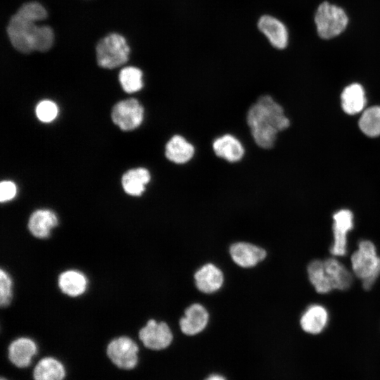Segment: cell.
<instances>
[{"mask_svg": "<svg viewBox=\"0 0 380 380\" xmlns=\"http://www.w3.org/2000/svg\"><path fill=\"white\" fill-rule=\"evenodd\" d=\"M211 146L217 157L230 163L239 162L245 155L241 141L231 134L217 137L213 141Z\"/></svg>", "mask_w": 380, "mask_h": 380, "instance_id": "obj_12", "label": "cell"}, {"mask_svg": "<svg viewBox=\"0 0 380 380\" xmlns=\"http://www.w3.org/2000/svg\"><path fill=\"white\" fill-rule=\"evenodd\" d=\"M246 120L255 144L262 149L272 148L277 134L290 126L283 107L268 94L260 96L250 106Z\"/></svg>", "mask_w": 380, "mask_h": 380, "instance_id": "obj_1", "label": "cell"}, {"mask_svg": "<svg viewBox=\"0 0 380 380\" xmlns=\"http://www.w3.org/2000/svg\"><path fill=\"white\" fill-rule=\"evenodd\" d=\"M39 354V346L31 338L20 336L13 339L6 349L9 362L19 369L32 367Z\"/></svg>", "mask_w": 380, "mask_h": 380, "instance_id": "obj_9", "label": "cell"}, {"mask_svg": "<svg viewBox=\"0 0 380 380\" xmlns=\"http://www.w3.org/2000/svg\"><path fill=\"white\" fill-rule=\"evenodd\" d=\"M58 224L56 214L47 209L37 210L32 213L28 222V228L32 234L39 239L49 236L51 230Z\"/></svg>", "mask_w": 380, "mask_h": 380, "instance_id": "obj_20", "label": "cell"}, {"mask_svg": "<svg viewBox=\"0 0 380 380\" xmlns=\"http://www.w3.org/2000/svg\"><path fill=\"white\" fill-rule=\"evenodd\" d=\"M266 251L255 245L246 243H235L230 247V255L236 264L242 267H251L266 257Z\"/></svg>", "mask_w": 380, "mask_h": 380, "instance_id": "obj_16", "label": "cell"}, {"mask_svg": "<svg viewBox=\"0 0 380 380\" xmlns=\"http://www.w3.org/2000/svg\"><path fill=\"white\" fill-rule=\"evenodd\" d=\"M144 118V108L136 99H128L117 103L112 109L113 122L123 131L139 127Z\"/></svg>", "mask_w": 380, "mask_h": 380, "instance_id": "obj_8", "label": "cell"}, {"mask_svg": "<svg viewBox=\"0 0 380 380\" xmlns=\"http://www.w3.org/2000/svg\"><path fill=\"white\" fill-rule=\"evenodd\" d=\"M12 298V281L4 270H0V304L2 307L9 305Z\"/></svg>", "mask_w": 380, "mask_h": 380, "instance_id": "obj_30", "label": "cell"}, {"mask_svg": "<svg viewBox=\"0 0 380 380\" xmlns=\"http://www.w3.org/2000/svg\"><path fill=\"white\" fill-rule=\"evenodd\" d=\"M306 271L310 284L317 293L327 294L334 291L324 268V260H310Z\"/></svg>", "mask_w": 380, "mask_h": 380, "instance_id": "obj_22", "label": "cell"}, {"mask_svg": "<svg viewBox=\"0 0 380 380\" xmlns=\"http://www.w3.org/2000/svg\"><path fill=\"white\" fill-rule=\"evenodd\" d=\"M332 220L333 240L329 253L336 258L344 257L348 253V235L355 227L354 215L349 209H340L333 214Z\"/></svg>", "mask_w": 380, "mask_h": 380, "instance_id": "obj_6", "label": "cell"}, {"mask_svg": "<svg viewBox=\"0 0 380 380\" xmlns=\"http://www.w3.org/2000/svg\"><path fill=\"white\" fill-rule=\"evenodd\" d=\"M205 380H226V379L222 376L213 374L208 376Z\"/></svg>", "mask_w": 380, "mask_h": 380, "instance_id": "obj_32", "label": "cell"}, {"mask_svg": "<svg viewBox=\"0 0 380 380\" xmlns=\"http://www.w3.org/2000/svg\"><path fill=\"white\" fill-rule=\"evenodd\" d=\"M151 174L144 167L129 170L122 177V186L129 195L139 196L145 191L146 185L151 181Z\"/></svg>", "mask_w": 380, "mask_h": 380, "instance_id": "obj_21", "label": "cell"}, {"mask_svg": "<svg viewBox=\"0 0 380 380\" xmlns=\"http://www.w3.org/2000/svg\"><path fill=\"white\" fill-rule=\"evenodd\" d=\"M324 265L334 291H343L352 286L354 274L338 258H327L324 260Z\"/></svg>", "mask_w": 380, "mask_h": 380, "instance_id": "obj_14", "label": "cell"}, {"mask_svg": "<svg viewBox=\"0 0 380 380\" xmlns=\"http://www.w3.org/2000/svg\"><path fill=\"white\" fill-rule=\"evenodd\" d=\"M16 13L33 22L44 20L47 16L45 8L39 3L34 1L23 4Z\"/></svg>", "mask_w": 380, "mask_h": 380, "instance_id": "obj_28", "label": "cell"}, {"mask_svg": "<svg viewBox=\"0 0 380 380\" xmlns=\"http://www.w3.org/2000/svg\"><path fill=\"white\" fill-rule=\"evenodd\" d=\"M98 65L113 69L125 63L129 58V47L120 34L111 33L101 39L96 45Z\"/></svg>", "mask_w": 380, "mask_h": 380, "instance_id": "obj_3", "label": "cell"}, {"mask_svg": "<svg viewBox=\"0 0 380 380\" xmlns=\"http://www.w3.org/2000/svg\"><path fill=\"white\" fill-rule=\"evenodd\" d=\"M143 73L136 67H126L119 73V81L125 91L129 94L141 90L144 86Z\"/></svg>", "mask_w": 380, "mask_h": 380, "instance_id": "obj_25", "label": "cell"}, {"mask_svg": "<svg viewBox=\"0 0 380 380\" xmlns=\"http://www.w3.org/2000/svg\"><path fill=\"white\" fill-rule=\"evenodd\" d=\"M32 376L33 380H65L67 370L58 358L46 355L35 362L32 366Z\"/></svg>", "mask_w": 380, "mask_h": 380, "instance_id": "obj_13", "label": "cell"}, {"mask_svg": "<svg viewBox=\"0 0 380 380\" xmlns=\"http://www.w3.org/2000/svg\"><path fill=\"white\" fill-rule=\"evenodd\" d=\"M315 22L319 36L322 39H329L344 31L348 18L343 8L324 1L316 11Z\"/></svg>", "mask_w": 380, "mask_h": 380, "instance_id": "obj_4", "label": "cell"}, {"mask_svg": "<svg viewBox=\"0 0 380 380\" xmlns=\"http://www.w3.org/2000/svg\"><path fill=\"white\" fill-rule=\"evenodd\" d=\"M350 270L365 291H369L380 277V256L375 243L367 239L358 241L350 258Z\"/></svg>", "mask_w": 380, "mask_h": 380, "instance_id": "obj_2", "label": "cell"}, {"mask_svg": "<svg viewBox=\"0 0 380 380\" xmlns=\"http://www.w3.org/2000/svg\"><path fill=\"white\" fill-rule=\"evenodd\" d=\"M208 322V313L205 308L198 303H194L186 309L179 324L184 334L193 336L203 331Z\"/></svg>", "mask_w": 380, "mask_h": 380, "instance_id": "obj_17", "label": "cell"}, {"mask_svg": "<svg viewBox=\"0 0 380 380\" xmlns=\"http://www.w3.org/2000/svg\"><path fill=\"white\" fill-rule=\"evenodd\" d=\"M144 346L152 350H160L168 347L172 341V334L168 325L150 319L138 334Z\"/></svg>", "mask_w": 380, "mask_h": 380, "instance_id": "obj_10", "label": "cell"}, {"mask_svg": "<svg viewBox=\"0 0 380 380\" xmlns=\"http://www.w3.org/2000/svg\"><path fill=\"white\" fill-rule=\"evenodd\" d=\"M194 279L198 289L205 293H211L220 289L224 281L221 270L210 263L197 270Z\"/></svg>", "mask_w": 380, "mask_h": 380, "instance_id": "obj_19", "label": "cell"}, {"mask_svg": "<svg viewBox=\"0 0 380 380\" xmlns=\"http://www.w3.org/2000/svg\"><path fill=\"white\" fill-rule=\"evenodd\" d=\"M53 40V32L50 27L38 26L33 42L34 51H47L51 48Z\"/></svg>", "mask_w": 380, "mask_h": 380, "instance_id": "obj_27", "label": "cell"}, {"mask_svg": "<svg viewBox=\"0 0 380 380\" xmlns=\"http://www.w3.org/2000/svg\"><path fill=\"white\" fill-rule=\"evenodd\" d=\"M87 285L86 277L80 272L68 270L60 274L58 286L65 294L75 297L82 294Z\"/></svg>", "mask_w": 380, "mask_h": 380, "instance_id": "obj_24", "label": "cell"}, {"mask_svg": "<svg viewBox=\"0 0 380 380\" xmlns=\"http://www.w3.org/2000/svg\"><path fill=\"white\" fill-rule=\"evenodd\" d=\"M359 127L367 136L374 137L380 135V106L367 108L362 113Z\"/></svg>", "mask_w": 380, "mask_h": 380, "instance_id": "obj_26", "label": "cell"}, {"mask_svg": "<svg viewBox=\"0 0 380 380\" xmlns=\"http://www.w3.org/2000/svg\"><path fill=\"white\" fill-rule=\"evenodd\" d=\"M258 28L274 47L282 49L288 43V32L285 25L277 18L263 15L258 21Z\"/></svg>", "mask_w": 380, "mask_h": 380, "instance_id": "obj_18", "label": "cell"}, {"mask_svg": "<svg viewBox=\"0 0 380 380\" xmlns=\"http://www.w3.org/2000/svg\"><path fill=\"white\" fill-rule=\"evenodd\" d=\"M194 146L181 134L172 136L165 146V156L170 162L184 165L194 156Z\"/></svg>", "mask_w": 380, "mask_h": 380, "instance_id": "obj_15", "label": "cell"}, {"mask_svg": "<svg viewBox=\"0 0 380 380\" xmlns=\"http://www.w3.org/2000/svg\"><path fill=\"white\" fill-rule=\"evenodd\" d=\"M341 100V107L345 113L349 115L358 113L366 103L364 89L359 84H351L343 89Z\"/></svg>", "mask_w": 380, "mask_h": 380, "instance_id": "obj_23", "label": "cell"}, {"mask_svg": "<svg viewBox=\"0 0 380 380\" xmlns=\"http://www.w3.org/2000/svg\"><path fill=\"white\" fill-rule=\"evenodd\" d=\"M36 115L42 122H51L57 117L58 108L56 103L50 100H43L36 106Z\"/></svg>", "mask_w": 380, "mask_h": 380, "instance_id": "obj_29", "label": "cell"}, {"mask_svg": "<svg viewBox=\"0 0 380 380\" xmlns=\"http://www.w3.org/2000/svg\"><path fill=\"white\" fill-rule=\"evenodd\" d=\"M37 27L35 22L25 19L17 13L13 15L7 26L8 36L13 47L24 53L33 51V42Z\"/></svg>", "mask_w": 380, "mask_h": 380, "instance_id": "obj_7", "label": "cell"}, {"mask_svg": "<svg viewBox=\"0 0 380 380\" xmlns=\"http://www.w3.org/2000/svg\"><path fill=\"white\" fill-rule=\"evenodd\" d=\"M106 353L110 362L122 370H132L139 362V347L127 336L111 339L106 347Z\"/></svg>", "mask_w": 380, "mask_h": 380, "instance_id": "obj_5", "label": "cell"}, {"mask_svg": "<svg viewBox=\"0 0 380 380\" xmlns=\"http://www.w3.org/2000/svg\"><path fill=\"white\" fill-rule=\"evenodd\" d=\"M16 185L11 181H2L0 184V201L1 203L12 200L16 195Z\"/></svg>", "mask_w": 380, "mask_h": 380, "instance_id": "obj_31", "label": "cell"}, {"mask_svg": "<svg viewBox=\"0 0 380 380\" xmlns=\"http://www.w3.org/2000/svg\"><path fill=\"white\" fill-rule=\"evenodd\" d=\"M329 322V310L324 305L316 303L310 304L299 319L301 329L311 336L321 334L327 327Z\"/></svg>", "mask_w": 380, "mask_h": 380, "instance_id": "obj_11", "label": "cell"}, {"mask_svg": "<svg viewBox=\"0 0 380 380\" xmlns=\"http://www.w3.org/2000/svg\"><path fill=\"white\" fill-rule=\"evenodd\" d=\"M0 380H10V379H7V378L5 377V376H0Z\"/></svg>", "mask_w": 380, "mask_h": 380, "instance_id": "obj_33", "label": "cell"}]
</instances>
